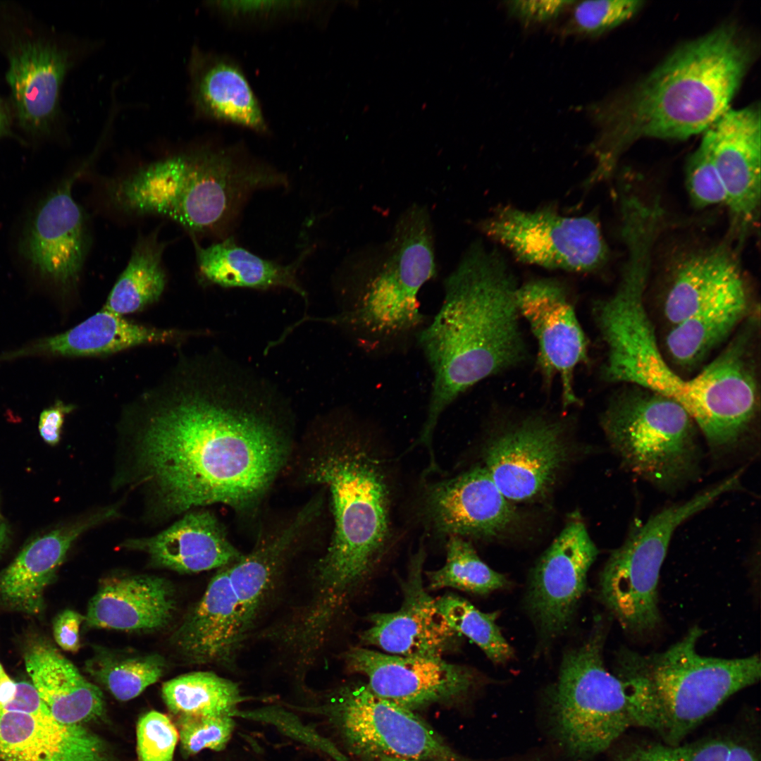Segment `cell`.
<instances>
[{
  "label": "cell",
  "mask_w": 761,
  "mask_h": 761,
  "mask_svg": "<svg viewBox=\"0 0 761 761\" xmlns=\"http://www.w3.org/2000/svg\"><path fill=\"white\" fill-rule=\"evenodd\" d=\"M225 383L208 359L180 354L123 409L145 481L169 513L222 503L242 509L263 496L287 455L266 404Z\"/></svg>",
  "instance_id": "cell-1"
},
{
  "label": "cell",
  "mask_w": 761,
  "mask_h": 761,
  "mask_svg": "<svg viewBox=\"0 0 761 761\" xmlns=\"http://www.w3.org/2000/svg\"><path fill=\"white\" fill-rule=\"evenodd\" d=\"M518 286L502 254L481 242L445 280L442 305L416 338L433 376L419 436L427 449L442 414L459 396L525 359Z\"/></svg>",
  "instance_id": "cell-2"
},
{
  "label": "cell",
  "mask_w": 761,
  "mask_h": 761,
  "mask_svg": "<svg viewBox=\"0 0 761 761\" xmlns=\"http://www.w3.org/2000/svg\"><path fill=\"white\" fill-rule=\"evenodd\" d=\"M647 284L620 280L614 293L595 304L607 347L603 378L669 398L691 416L715 454L736 448L757 408V385L746 345L734 340L695 376L678 374L663 357L644 303Z\"/></svg>",
  "instance_id": "cell-3"
},
{
  "label": "cell",
  "mask_w": 761,
  "mask_h": 761,
  "mask_svg": "<svg viewBox=\"0 0 761 761\" xmlns=\"http://www.w3.org/2000/svg\"><path fill=\"white\" fill-rule=\"evenodd\" d=\"M748 47L723 26L679 47L626 94L593 105L600 131L589 147L598 178L609 179L622 153L641 138L685 140L728 109L750 65Z\"/></svg>",
  "instance_id": "cell-4"
},
{
  "label": "cell",
  "mask_w": 761,
  "mask_h": 761,
  "mask_svg": "<svg viewBox=\"0 0 761 761\" xmlns=\"http://www.w3.org/2000/svg\"><path fill=\"white\" fill-rule=\"evenodd\" d=\"M340 446L316 461L309 478L326 485L332 498L333 538L316 565L309 612L335 620L366 579L390 539V489L383 464L353 428Z\"/></svg>",
  "instance_id": "cell-5"
},
{
  "label": "cell",
  "mask_w": 761,
  "mask_h": 761,
  "mask_svg": "<svg viewBox=\"0 0 761 761\" xmlns=\"http://www.w3.org/2000/svg\"><path fill=\"white\" fill-rule=\"evenodd\" d=\"M703 633L694 626L662 652L624 650L619 655L615 674L626 686L635 726L657 731L667 744H679L729 698L761 676L757 655L699 654L696 645Z\"/></svg>",
  "instance_id": "cell-6"
},
{
  "label": "cell",
  "mask_w": 761,
  "mask_h": 761,
  "mask_svg": "<svg viewBox=\"0 0 761 761\" xmlns=\"http://www.w3.org/2000/svg\"><path fill=\"white\" fill-rule=\"evenodd\" d=\"M371 271L356 283L348 304L325 320L342 327L362 350L383 354L416 340L427 323L418 295L436 273L433 228L426 209L400 215Z\"/></svg>",
  "instance_id": "cell-7"
},
{
  "label": "cell",
  "mask_w": 761,
  "mask_h": 761,
  "mask_svg": "<svg viewBox=\"0 0 761 761\" xmlns=\"http://www.w3.org/2000/svg\"><path fill=\"white\" fill-rule=\"evenodd\" d=\"M595 621L588 638L564 653L547 698L550 731L576 761L604 752L635 726L626 686L605 665V631L601 620Z\"/></svg>",
  "instance_id": "cell-8"
},
{
  "label": "cell",
  "mask_w": 761,
  "mask_h": 761,
  "mask_svg": "<svg viewBox=\"0 0 761 761\" xmlns=\"http://www.w3.org/2000/svg\"><path fill=\"white\" fill-rule=\"evenodd\" d=\"M601 424L626 468L658 489L676 490L698 476L697 426L675 401L630 385L610 402Z\"/></svg>",
  "instance_id": "cell-9"
},
{
  "label": "cell",
  "mask_w": 761,
  "mask_h": 761,
  "mask_svg": "<svg viewBox=\"0 0 761 761\" xmlns=\"http://www.w3.org/2000/svg\"><path fill=\"white\" fill-rule=\"evenodd\" d=\"M726 492V485L717 483L664 508L631 530L610 555L600 576V595L625 631L644 636L658 628L660 575L674 532Z\"/></svg>",
  "instance_id": "cell-10"
},
{
  "label": "cell",
  "mask_w": 761,
  "mask_h": 761,
  "mask_svg": "<svg viewBox=\"0 0 761 761\" xmlns=\"http://www.w3.org/2000/svg\"><path fill=\"white\" fill-rule=\"evenodd\" d=\"M321 710L345 746L366 761H474L457 753L413 710L379 697L366 683L333 689Z\"/></svg>",
  "instance_id": "cell-11"
},
{
  "label": "cell",
  "mask_w": 761,
  "mask_h": 761,
  "mask_svg": "<svg viewBox=\"0 0 761 761\" xmlns=\"http://www.w3.org/2000/svg\"><path fill=\"white\" fill-rule=\"evenodd\" d=\"M212 151L210 145L193 147L108 180L107 203L125 217L168 218L192 240L213 235L207 194Z\"/></svg>",
  "instance_id": "cell-12"
},
{
  "label": "cell",
  "mask_w": 761,
  "mask_h": 761,
  "mask_svg": "<svg viewBox=\"0 0 761 761\" xmlns=\"http://www.w3.org/2000/svg\"><path fill=\"white\" fill-rule=\"evenodd\" d=\"M489 239L519 261L548 269L590 273L609 259L598 216H569L552 207L524 210L501 205L479 223Z\"/></svg>",
  "instance_id": "cell-13"
},
{
  "label": "cell",
  "mask_w": 761,
  "mask_h": 761,
  "mask_svg": "<svg viewBox=\"0 0 761 761\" xmlns=\"http://www.w3.org/2000/svg\"><path fill=\"white\" fill-rule=\"evenodd\" d=\"M85 168L66 177L39 201L19 240L29 270L61 295L78 288L92 243L88 216L73 195Z\"/></svg>",
  "instance_id": "cell-14"
},
{
  "label": "cell",
  "mask_w": 761,
  "mask_h": 761,
  "mask_svg": "<svg viewBox=\"0 0 761 761\" xmlns=\"http://www.w3.org/2000/svg\"><path fill=\"white\" fill-rule=\"evenodd\" d=\"M347 669L367 679L379 697L411 710L465 699L479 684L469 668L440 658L407 657L354 647L343 654Z\"/></svg>",
  "instance_id": "cell-15"
},
{
  "label": "cell",
  "mask_w": 761,
  "mask_h": 761,
  "mask_svg": "<svg viewBox=\"0 0 761 761\" xmlns=\"http://www.w3.org/2000/svg\"><path fill=\"white\" fill-rule=\"evenodd\" d=\"M516 299L537 340L543 375L559 378L564 407L577 403L574 374L587 361L588 343L568 289L555 278L534 279L518 286Z\"/></svg>",
  "instance_id": "cell-16"
},
{
  "label": "cell",
  "mask_w": 761,
  "mask_h": 761,
  "mask_svg": "<svg viewBox=\"0 0 761 761\" xmlns=\"http://www.w3.org/2000/svg\"><path fill=\"white\" fill-rule=\"evenodd\" d=\"M563 427L530 417L493 438L485 449V467L509 501L540 496L568 457Z\"/></svg>",
  "instance_id": "cell-17"
},
{
  "label": "cell",
  "mask_w": 761,
  "mask_h": 761,
  "mask_svg": "<svg viewBox=\"0 0 761 761\" xmlns=\"http://www.w3.org/2000/svg\"><path fill=\"white\" fill-rule=\"evenodd\" d=\"M703 133L700 144L709 152L726 190L731 233L742 240L760 210V108L729 109Z\"/></svg>",
  "instance_id": "cell-18"
},
{
  "label": "cell",
  "mask_w": 761,
  "mask_h": 761,
  "mask_svg": "<svg viewBox=\"0 0 761 761\" xmlns=\"http://www.w3.org/2000/svg\"><path fill=\"white\" fill-rule=\"evenodd\" d=\"M598 554L583 523L574 520L537 562L531 576L527 605L547 637L555 638L569 626Z\"/></svg>",
  "instance_id": "cell-19"
},
{
  "label": "cell",
  "mask_w": 761,
  "mask_h": 761,
  "mask_svg": "<svg viewBox=\"0 0 761 761\" xmlns=\"http://www.w3.org/2000/svg\"><path fill=\"white\" fill-rule=\"evenodd\" d=\"M421 496L424 521L440 536L493 537L515 519L514 507L485 466L429 483Z\"/></svg>",
  "instance_id": "cell-20"
},
{
  "label": "cell",
  "mask_w": 761,
  "mask_h": 761,
  "mask_svg": "<svg viewBox=\"0 0 761 761\" xmlns=\"http://www.w3.org/2000/svg\"><path fill=\"white\" fill-rule=\"evenodd\" d=\"M424 560L421 547L412 557L402 581L400 607L371 614L369 626L360 636L364 644L388 654L426 658L443 657L457 647L459 634L449 626L423 585Z\"/></svg>",
  "instance_id": "cell-21"
},
{
  "label": "cell",
  "mask_w": 761,
  "mask_h": 761,
  "mask_svg": "<svg viewBox=\"0 0 761 761\" xmlns=\"http://www.w3.org/2000/svg\"><path fill=\"white\" fill-rule=\"evenodd\" d=\"M6 81L18 121L27 132H49L59 110L63 80L73 62L71 50L43 38L18 39L8 50Z\"/></svg>",
  "instance_id": "cell-22"
},
{
  "label": "cell",
  "mask_w": 761,
  "mask_h": 761,
  "mask_svg": "<svg viewBox=\"0 0 761 761\" xmlns=\"http://www.w3.org/2000/svg\"><path fill=\"white\" fill-rule=\"evenodd\" d=\"M2 761H116L105 741L81 724L56 720L49 710L27 713L0 707Z\"/></svg>",
  "instance_id": "cell-23"
},
{
  "label": "cell",
  "mask_w": 761,
  "mask_h": 761,
  "mask_svg": "<svg viewBox=\"0 0 761 761\" xmlns=\"http://www.w3.org/2000/svg\"><path fill=\"white\" fill-rule=\"evenodd\" d=\"M192 334L138 323L101 308L66 332L1 354L0 361L30 356H104L142 345L177 344Z\"/></svg>",
  "instance_id": "cell-24"
},
{
  "label": "cell",
  "mask_w": 761,
  "mask_h": 761,
  "mask_svg": "<svg viewBox=\"0 0 761 761\" xmlns=\"http://www.w3.org/2000/svg\"><path fill=\"white\" fill-rule=\"evenodd\" d=\"M115 514L113 509L79 519L29 542L0 574V605L29 615L44 609L45 588L56 576L73 542Z\"/></svg>",
  "instance_id": "cell-25"
},
{
  "label": "cell",
  "mask_w": 761,
  "mask_h": 761,
  "mask_svg": "<svg viewBox=\"0 0 761 761\" xmlns=\"http://www.w3.org/2000/svg\"><path fill=\"white\" fill-rule=\"evenodd\" d=\"M189 75L191 101L199 116L259 134L269 132L260 103L233 58L195 47Z\"/></svg>",
  "instance_id": "cell-26"
},
{
  "label": "cell",
  "mask_w": 761,
  "mask_h": 761,
  "mask_svg": "<svg viewBox=\"0 0 761 761\" xmlns=\"http://www.w3.org/2000/svg\"><path fill=\"white\" fill-rule=\"evenodd\" d=\"M173 643L191 663L235 665L244 641L227 565L212 577L202 597L175 632Z\"/></svg>",
  "instance_id": "cell-27"
},
{
  "label": "cell",
  "mask_w": 761,
  "mask_h": 761,
  "mask_svg": "<svg viewBox=\"0 0 761 761\" xmlns=\"http://www.w3.org/2000/svg\"><path fill=\"white\" fill-rule=\"evenodd\" d=\"M175 609L173 587L163 578L133 575L102 581L89 600V628L153 631L166 626Z\"/></svg>",
  "instance_id": "cell-28"
},
{
  "label": "cell",
  "mask_w": 761,
  "mask_h": 761,
  "mask_svg": "<svg viewBox=\"0 0 761 761\" xmlns=\"http://www.w3.org/2000/svg\"><path fill=\"white\" fill-rule=\"evenodd\" d=\"M127 546L147 552L156 566L180 573L218 569L242 555L207 510L189 512L159 534Z\"/></svg>",
  "instance_id": "cell-29"
},
{
  "label": "cell",
  "mask_w": 761,
  "mask_h": 761,
  "mask_svg": "<svg viewBox=\"0 0 761 761\" xmlns=\"http://www.w3.org/2000/svg\"><path fill=\"white\" fill-rule=\"evenodd\" d=\"M24 662L32 685L56 720L83 724L104 715L101 690L53 645L34 643L25 652Z\"/></svg>",
  "instance_id": "cell-30"
},
{
  "label": "cell",
  "mask_w": 761,
  "mask_h": 761,
  "mask_svg": "<svg viewBox=\"0 0 761 761\" xmlns=\"http://www.w3.org/2000/svg\"><path fill=\"white\" fill-rule=\"evenodd\" d=\"M670 276L663 310L672 326L745 280L738 258L727 242L683 254Z\"/></svg>",
  "instance_id": "cell-31"
},
{
  "label": "cell",
  "mask_w": 761,
  "mask_h": 761,
  "mask_svg": "<svg viewBox=\"0 0 761 761\" xmlns=\"http://www.w3.org/2000/svg\"><path fill=\"white\" fill-rule=\"evenodd\" d=\"M299 514L283 531L260 542L247 555L228 564V573L237 603L241 636L244 641L254 629L276 584L297 533L307 518Z\"/></svg>",
  "instance_id": "cell-32"
},
{
  "label": "cell",
  "mask_w": 761,
  "mask_h": 761,
  "mask_svg": "<svg viewBox=\"0 0 761 761\" xmlns=\"http://www.w3.org/2000/svg\"><path fill=\"white\" fill-rule=\"evenodd\" d=\"M192 240L199 274L204 281L222 287H283L307 298L297 276L304 257L282 265L255 255L231 237L206 247Z\"/></svg>",
  "instance_id": "cell-33"
},
{
  "label": "cell",
  "mask_w": 761,
  "mask_h": 761,
  "mask_svg": "<svg viewBox=\"0 0 761 761\" xmlns=\"http://www.w3.org/2000/svg\"><path fill=\"white\" fill-rule=\"evenodd\" d=\"M748 307L743 280L672 326L666 337V348L672 362L686 369L701 363L742 321Z\"/></svg>",
  "instance_id": "cell-34"
},
{
  "label": "cell",
  "mask_w": 761,
  "mask_h": 761,
  "mask_svg": "<svg viewBox=\"0 0 761 761\" xmlns=\"http://www.w3.org/2000/svg\"><path fill=\"white\" fill-rule=\"evenodd\" d=\"M159 232L156 228L137 237L103 309L124 316L140 311L161 298L167 283L163 254L168 243L160 238Z\"/></svg>",
  "instance_id": "cell-35"
},
{
  "label": "cell",
  "mask_w": 761,
  "mask_h": 761,
  "mask_svg": "<svg viewBox=\"0 0 761 761\" xmlns=\"http://www.w3.org/2000/svg\"><path fill=\"white\" fill-rule=\"evenodd\" d=\"M162 698L175 717L230 715L243 700L237 683L210 672H193L165 682Z\"/></svg>",
  "instance_id": "cell-36"
},
{
  "label": "cell",
  "mask_w": 761,
  "mask_h": 761,
  "mask_svg": "<svg viewBox=\"0 0 761 761\" xmlns=\"http://www.w3.org/2000/svg\"><path fill=\"white\" fill-rule=\"evenodd\" d=\"M164 659L158 654L140 655L98 648L85 663L86 672L117 700L140 695L163 675Z\"/></svg>",
  "instance_id": "cell-37"
},
{
  "label": "cell",
  "mask_w": 761,
  "mask_h": 761,
  "mask_svg": "<svg viewBox=\"0 0 761 761\" xmlns=\"http://www.w3.org/2000/svg\"><path fill=\"white\" fill-rule=\"evenodd\" d=\"M426 574L428 581L427 590L452 588L486 595L508 586L503 574L483 562L469 542L456 536L448 537L444 565Z\"/></svg>",
  "instance_id": "cell-38"
},
{
  "label": "cell",
  "mask_w": 761,
  "mask_h": 761,
  "mask_svg": "<svg viewBox=\"0 0 761 761\" xmlns=\"http://www.w3.org/2000/svg\"><path fill=\"white\" fill-rule=\"evenodd\" d=\"M435 601L452 630L471 639L491 662L505 664L512 658L513 649L496 624V613L483 612L452 593L445 594Z\"/></svg>",
  "instance_id": "cell-39"
},
{
  "label": "cell",
  "mask_w": 761,
  "mask_h": 761,
  "mask_svg": "<svg viewBox=\"0 0 761 761\" xmlns=\"http://www.w3.org/2000/svg\"><path fill=\"white\" fill-rule=\"evenodd\" d=\"M616 761H760L755 750L738 738L718 737L685 745H633L617 755Z\"/></svg>",
  "instance_id": "cell-40"
},
{
  "label": "cell",
  "mask_w": 761,
  "mask_h": 761,
  "mask_svg": "<svg viewBox=\"0 0 761 761\" xmlns=\"http://www.w3.org/2000/svg\"><path fill=\"white\" fill-rule=\"evenodd\" d=\"M206 6L230 25L266 26L307 19L321 6L311 1L218 0L206 2Z\"/></svg>",
  "instance_id": "cell-41"
},
{
  "label": "cell",
  "mask_w": 761,
  "mask_h": 761,
  "mask_svg": "<svg viewBox=\"0 0 761 761\" xmlns=\"http://www.w3.org/2000/svg\"><path fill=\"white\" fill-rule=\"evenodd\" d=\"M642 4L639 0L579 1L573 8L566 29L569 33L598 35L630 19Z\"/></svg>",
  "instance_id": "cell-42"
},
{
  "label": "cell",
  "mask_w": 761,
  "mask_h": 761,
  "mask_svg": "<svg viewBox=\"0 0 761 761\" xmlns=\"http://www.w3.org/2000/svg\"><path fill=\"white\" fill-rule=\"evenodd\" d=\"M176 719L181 748L186 756L205 749L223 750L235 729V721L230 715L181 716Z\"/></svg>",
  "instance_id": "cell-43"
},
{
  "label": "cell",
  "mask_w": 761,
  "mask_h": 761,
  "mask_svg": "<svg viewBox=\"0 0 761 761\" xmlns=\"http://www.w3.org/2000/svg\"><path fill=\"white\" fill-rule=\"evenodd\" d=\"M686 184L690 199L695 206L703 209L726 205L724 184L709 152L702 144L688 159Z\"/></svg>",
  "instance_id": "cell-44"
},
{
  "label": "cell",
  "mask_w": 761,
  "mask_h": 761,
  "mask_svg": "<svg viewBox=\"0 0 761 761\" xmlns=\"http://www.w3.org/2000/svg\"><path fill=\"white\" fill-rule=\"evenodd\" d=\"M139 761H173L179 738L177 727L164 714L150 711L138 720L136 728Z\"/></svg>",
  "instance_id": "cell-45"
},
{
  "label": "cell",
  "mask_w": 761,
  "mask_h": 761,
  "mask_svg": "<svg viewBox=\"0 0 761 761\" xmlns=\"http://www.w3.org/2000/svg\"><path fill=\"white\" fill-rule=\"evenodd\" d=\"M574 1H507L512 16L524 23H541L558 17Z\"/></svg>",
  "instance_id": "cell-46"
},
{
  "label": "cell",
  "mask_w": 761,
  "mask_h": 761,
  "mask_svg": "<svg viewBox=\"0 0 761 761\" xmlns=\"http://www.w3.org/2000/svg\"><path fill=\"white\" fill-rule=\"evenodd\" d=\"M85 617L73 610H65L53 621L56 643L66 652H77L80 648V628Z\"/></svg>",
  "instance_id": "cell-47"
},
{
  "label": "cell",
  "mask_w": 761,
  "mask_h": 761,
  "mask_svg": "<svg viewBox=\"0 0 761 761\" xmlns=\"http://www.w3.org/2000/svg\"><path fill=\"white\" fill-rule=\"evenodd\" d=\"M75 408L74 404H66L58 400L41 412L38 430L41 438L47 444L55 445L58 443L65 417Z\"/></svg>",
  "instance_id": "cell-48"
},
{
  "label": "cell",
  "mask_w": 761,
  "mask_h": 761,
  "mask_svg": "<svg viewBox=\"0 0 761 761\" xmlns=\"http://www.w3.org/2000/svg\"><path fill=\"white\" fill-rule=\"evenodd\" d=\"M1 707L8 711L27 713H37L49 710L41 699L32 683L26 681L17 683V691L15 698Z\"/></svg>",
  "instance_id": "cell-49"
},
{
  "label": "cell",
  "mask_w": 761,
  "mask_h": 761,
  "mask_svg": "<svg viewBox=\"0 0 761 761\" xmlns=\"http://www.w3.org/2000/svg\"><path fill=\"white\" fill-rule=\"evenodd\" d=\"M17 691V683L8 675H6L0 681V707H3L10 703L15 698Z\"/></svg>",
  "instance_id": "cell-50"
},
{
  "label": "cell",
  "mask_w": 761,
  "mask_h": 761,
  "mask_svg": "<svg viewBox=\"0 0 761 761\" xmlns=\"http://www.w3.org/2000/svg\"><path fill=\"white\" fill-rule=\"evenodd\" d=\"M11 538V530L0 509V555L7 547Z\"/></svg>",
  "instance_id": "cell-51"
},
{
  "label": "cell",
  "mask_w": 761,
  "mask_h": 761,
  "mask_svg": "<svg viewBox=\"0 0 761 761\" xmlns=\"http://www.w3.org/2000/svg\"><path fill=\"white\" fill-rule=\"evenodd\" d=\"M10 119L8 111L0 99V139L11 134Z\"/></svg>",
  "instance_id": "cell-52"
},
{
  "label": "cell",
  "mask_w": 761,
  "mask_h": 761,
  "mask_svg": "<svg viewBox=\"0 0 761 761\" xmlns=\"http://www.w3.org/2000/svg\"><path fill=\"white\" fill-rule=\"evenodd\" d=\"M372 761H419V760H407V759L396 758V757H381V758L374 760H372Z\"/></svg>",
  "instance_id": "cell-53"
},
{
  "label": "cell",
  "mask_w": 761,
  "mask_h": 761,
  "mask_svg": "<svg viewBox=\"0 0 761 761\" xmlns=\"http://www.w3.org/2000/svg\"><path fill=\"white\" fill-rule=\"evenodd\" d=\"M6 675H8V674H6V672H5V670H4V669L3 666H2V664H1V662H0V681H1V679H2L3 678H4V677H5V676H6Z\"/></svg>",
  "instance_id": "cell-54"
}]
</instances>
